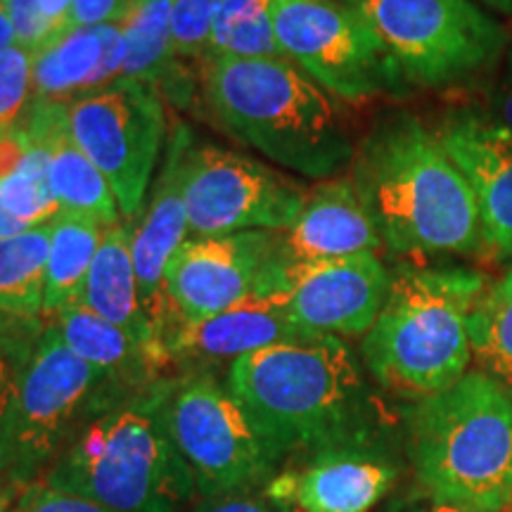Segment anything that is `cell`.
Returning <instances> with one entry per match:
<instances>
[{"instance_id":"obj_1","label":"cell","mask_w":512,"mask_h":512,"mask_svg":"<svg viewBox=\"0 0 512 512\" xmlns=\"http://www.w3.org/2000/svg\"><path fill=\"white\" fill-rule=\"evenodd\" d=\"M349 178L392 254L482 252L470 185L434 128L413 114L382 119L356 147Z\"/></svg>"},{"instance_id":"obj_2","label":"cell","mask_w":512,"mask_h":512,"mask_svg":"<svg viewBox=\"0 0 512 512\" xmlns=\"http://www.w3.org/2000/svg\"><path fill=\"white\" fill-rule=\"evenodd\" d=\"M202 95L219 128L280 169L328 181L354 162L342 102L287 57L202 64Z\"/></svg>"},{"instance_id":"obj_3","label":"cell","mask_w":512,"mask_h":512,"mask_svg":"<svg viewBox=\"0 0 512 512\" xmlns=\"http://www.w3.org/2000/svg\"><path fill=\"white\" fill-rule=\"evenodd\" d=\"M226 384L285 463L375 432L361 363L342 337L252 351L230 363Z\"/></svg>"},{"instance_id":"obj_4","label":"cell","mask_w":512,"mask_h":512,"mask_svg":"<svg viewBox=\"0 0 512 512\" xmlns=\"http://www.w3.org/2000/svg\"><path fill=\"white\" fill-rule=\"evenodd\" d=\"M171 384L164 377L88 422L38 482L112 512L195 505L200 491L166 420Z\"/></svg>"},{"instance_id":"obj_5","label":"cell","mask_w":512,"mask_h":512,"mask_svg":"<svg viewBox=\"0 0 512 512\" xmlns=\"http://www.w3.org/2000/svg\"><path fill=\"white\" fill-rule=\"evenodd\" d=\"M486 278L465 266L399 264L361 356L373 380L401 399L453 387L472 361L470 316Z\"/></svg>"},{"instance_id":"obj_6","label":"cell","mask_w":512,"mask_h":512,"mask_svg":"<svg viewBox=\"0 0 512 512\" xmlns=\"http://www.w3.org/2000/svg\"><path fill=\"white\" fill-rule=\"evenodd\" d=\"M408 458L434 503L475 512L512 508V396L475 370L415 401L406 418Z\"/></svg>"},{"instance_id":"obj_7","label":"cell","mask_w":512,"mask_h":512,"mask_svg":"<svg viewBox=\"0 0 512 512\" xmlns=\"http://www.w3.org/2000/svg\"><path fill=\"white\" fill-rule=\"evenodd\" d=\"M133 392L76 356L48 320L0 434V472L17 489L38 482L88 422Z\"/></svg>"},{"instance_id":"obj_8","label":"cell","mask_w":512,"mask_h":512,"mask_svg":"<svg viewBox=\"0 0 512 512\" xmlns=\"http://www.w3.org/2000/svg\"><path fill=\"white\" fill-rule=\"evenodd\" d=\"M166 420L200 498L264 489L285 465L228 384L202 370L174 377Z\"/></svg>"},{"instance_id":"obj_9","label":"cell","mask_w":512,"mask_h":512,"mask_svg":"<svg viewBox=\"0 0 512 512\" xmlns=\"http://www.w3.org/2000/svg\"><path fill=\"white\" fill-rule=\"evenodd\" d=\"M408 86L446 88L498 60L505 34L475 0H358Z\"/></svg>"},{"instance_id":"obj_10","label":"cell","mask_w":512,"mask_h":512,"mask_svg":"<svg viewBox=\"0 0 512 512\" xmlns=\"http://www.w3.org/2000/svg\"><path fill=\"white\" fill-rule=\"evenodd\" d=\"M283 57L344 105H366L408 88L394 57L354 5L339 0H273Z\"/></svg>"},{"instance_id":"obj_11","label":"cell","mask_w":512,"mask_h":512,"mask_svg":"<svg viewBox=\"0 0 512 512\" xmlns=\"http://www.w3.org/2000/svg\"><path fill=\"white\" fill-rule=\"evenodd\" d=\"M69 131L83 155L102 171L121 219L138 221L166 147V107L155 88L119 79L67 105Z\"/></svg>"},{"instance_id":"obj_12","label":"cell","mask_w":512,"mask_h":512,"mask_svg":"<svg viewBox=\"0 0 512 512\" xmlns=\"http://www.w3.org/2000/svg\"><path fill=\"white\" fill-rule=\"evenodd\" d=\"M183 192L192 238H221L245 230L285 233L309 197V188L273 166L195 143L185 159Z\"/></svg>"},{"instance_id":"obj_13","label":"cell","mask_w":512,"mask_h":512,"mask_svg":"<svg viewBox=\"0 0 512 512\" xmlns=\"http://www.w3.org/2000/svg\"><path fill=\"white\" fill-rule=\"evenodd\" d=\"M283 259L280 233L271 230L185 240L164 275L174 325L216 316L254 292L278 290L273 273Z\"/></svg>"},{"instance_id":"obj_14","label":"cell","mask_w":512,"mask_h":512,"mask_svg":"<svg viewBox=\"0 0 512 512\" xmlns=\"http://www.w3.org/2000/svg\"><path fill=\"white\" fill-rule=\"evenodd\" d=\"M399 479L375 432L292 458L264 486L294 512H370Z\"/></svg>"},{"instance_id":"obj_15","label":"cell","mask_w":512,"mask_h":512,"mask_svg":"<svg viewBox=\"0 0 512 512\" xmlns=\"http://www.w3.org/2000/svg\"><path fill=\"white\" fill-rule=\"evenodd\" d=\"M283 290L292 320L311 335L366 337L380 316L392 271L377 254L285 261Z\"/></svg>"},{"instance_id":"obj_16","label":"cell","mask_w":512,"mask_h":512,"mask_svg":"<svg viewBox=\"0 0 512 512\" xmlns=\"http://www.w3.org/2000/svg\"><path fill=\"white\" fill-rule=\"evenodd\" d=\"M434 133L475 197L482 252L512 259V133L472 110L448 112Z\"/></svg>"},{"instance_id":"obj_17","label":"cell","mask_w":512,"mask_h":512,"mask_svg":"<svg viewBox=\"0 0 512 512\" xmlns=\"http://www.w3.org/2000/svg\"><path fill=\"white\" fill-rule=\"evenodd\" d=\"M192 147L188 126L176 121L164 147V162L152 181L143 214L133 233V266H136L140 306L159 342L174 328V313L164 292V275L171 256L188 240V209H185V159Z\"/></svg>"},{"instance_id":"obj_18","label":"cell","mask_w":512,"mask_h":512,"mask_svg":"<svg viewBox=\"0 0 512 512\" xmlns=\"http://www.w3.org/2000/svg\"><path fill=\"white\" fill-rule=\"evenodd\" d=\"M304 337H311V332L292 320L287 292L271 290L249 294L211 318L176 323L166 332L164 349L171 363L190 366L195 373L209 363H233L252 351Z\"/></svg>"},{"instance_id":"obj_19","label":"cell","mask_w":512,"mask_h":512,"mask_svg":"<svg viewBox=\"0 0 512 512\" xmlns=\"http://www.w3.org/2000/svg\"><path fill=\"white\" fill-rule=\"evenodd\" d=\"M280 247L287 261H330L375 254L382 240L351 178L342 176L309 188L302 214L280 233Z\"/></svg>"},{"instance_id":"obj_20","label":"cell","mask_w":512,"mask_h":512,"mask_svg":"<svg viewBox=\"0 0 512 512\" xmlns=\"http://www.w3.org/2000/svg\"><path fill=\"white\" fill-rule=\"evenodd\" d=\"M22 126L48 145L50 188L62 211L91 216L107 228L124 221L110 181L74 143L67 105L34 102Z\"/></svg>"},{"instance_id":"obj_21","label":"cell","mask_w":512,"mask_h":512,"mask_svg":"<svg viewBox=\"0 0 512 512\" xmlns=\"http://www.w3.org/2000/svg\"><path fill=\"white\" fill-rule=\"evenodd\" d=\"M133 233H136V221H121L117 226L105 228L98 254L88 271L81 304L107 323L128 332L171 366L164 344L159 342L140 306L136 266H133Z\"/></svg>"},{"instance_id":"obj_22","label":"cell","mask_w":512,"mask_h":512,"mask_svg":"<svg viewBox=\"0 0 512 512\" xmlns=\"http://www.w3.org/2000/svg\"><path fill=\"white\" fill-rule=\"evenodd\" d=\"M171 10L174 0H136L126 12L119 22L126 50L121 79L147 83L183 110L190 105L195 86L185 72V62L174 55Z\"/></svg>"},{"instance_id":"obj_23","label":"cell","mask_w":512,"mask_h":512,"mask_svg":"<svg viewBox=\"0 0 512 512\" xmlns=\"http://www.w3.org/2000/svg\"><path fill=\"white\" fill-rule=\"evenodd\" d=\"M50 323H55L64 344L76 356L128 389H145L166 377L169 363L162 356L143 347L117 325L107 323L88 306H67L50 318Z\"/></svg>"},{"instance_id":"obj_24","label":"cell","mask_w":512,"mask_h":512,"mask_svg":"<svg viewBox=\"0 0 512 512\" xmlns=\"http://www.w3.org/2000/svg\"><path fill=\"white\" fill-rule=\"evenodd\" d=\"M110 29L112 24L72 29L36 50L34 102L72 105L83 98L105 57Z\"/></svg>"},{"instance_id":"obj_25","label":"cell","mask_w":512,"mask_h":512,"mask_svg":"<svg viewBox=\"0 0 512 512\" xmlns=\"http://www.w3.org/2000/svg\"><path fill=\"white\" fill-rule=\"evenodd\" d=\"M105 228L98 219L60 211L50 221V252L46 271L43 318L50 320L67 306L81 304L83 287L91 271Z\"/></svg>"},{"instance_id":"obj_26","label":"cell","mask_w":512,"mask_h":512,"mask_svg":"<svg viewBox=\"0 0 512 512\" xmlns=\"http://www.w3.org/2000/svg\"><path fill=\"white\" fill-rule=\"evenodd\" d=\"M50 223L0 240V313L43 320Z\"/></svg>"},{"instance_id":"obj_27","label":"cell","mask_w":512,"mask_h":512,"mask_svg":"<svg viewBox=\"0 0 512 512\" xmlns=\"http://www.w3.org/2000/svg\"><path fill=\"white\" fill-rule=\"evenodd\" d=\"M273 0H223L211 27L204 62L283 57L273 31Z\"/></svg>"},{"instance_id":"obj_28","label":"cell","mask_w":512,"mask_h":512,"mask_svg":"<svg viewBox=\"0 0 512 512\" xmlns=\"http://www.w3.org/2000/svg\"><path fill=\"white\" fill-rule=\"evenodd\" d=\"M470 347L482 373L512 384V268L486 287L472 309Z\"/></svg>"},{"instance_id":"obj_29","label":"cell","mask_w":512,"mask_h":512,"mask_svg":"<svg viewBox=\"0 0 512 512\" xmlns=\"http://www.w3.org/2000/svg\"><path fill=\"white\" fill-rule=\"evenodd\" d=\"M29 138L31 147L24 162L15 174L0 181V204L27 228H38L48 226L62 209L50 188L48 145L31 133Z\"/></svg>"},{"instance_id":"obj_30","label":"cell","mask_w":512,"mask_h":512,"mask_svg":"<svg viewBox=\"0 0 512 512\" xmlns=\"http://www.w3.org/2000/svg\"><path fill=\"white\" fill-rule=\"evenodd\" d=\"M46 325L41 320H24L0 313V434L15 399L19 375Z\"/></svg>"},{"instance_id":"obj_31","label":"cell","mask_w":512,"mask_h":512,"mask_svg":"<svg viewBox=\"0 0 512 512\" xmlns=\"http://www.w3.org/2000/svg\"><path fill=\"white\" fill-rule=\"evenodd\" d=\"M34 53L12 46L0 53V131L24 124L34 107Z\"/></svg>"},{"instance_id":"obj_32","label":"cell","mask_w":512,"mask_h":512,"mask_svg":"<svg viewBox=\"0 0 512 512\" xmlns=\"http://www.w3.org/2000/svg\"><path fill=\"white\" fill-rule=\"evenodd\" d=\"M223 0H174L171 43L181 62H204L211 27Z\"/></svg>"},{"instance_id":"obj_33","label":"cell","mask_w":512,"mask_h":512,"mask_svg":"<svg viewBox=\"0 0 512 512\" xmlns=\"http://www.w3.org/2000/svg\"><path fill=\"white\" fill-rule=\"evenodd\" d=\"M12 512H112L100 505L81 501L76 496L60 494V491L50 489V486L34 482L19 489L12 505Z\"/></svg>"},{"instance_id":"obj_34","label":"cell","mask_w":512,"mask_h":512,"mask_svg":"<svg viewBox=\"0 0 512 512\" xmlns=\"http://www.w3.org/2000/svg\"><path fill=\"white\" fill-rule=\"evenodd\" d=\"M5 10L15 29L17 46L31 50H41L50 41L48 27L41 15V0H3Z\"/></svg>"},{"instance_id":"obj_35","label":"cell","mask_w":512,"mask_h":512,"mask_svg":"<svg viewBox=\"0 0 512 512\" xmlns=\"http://www.w3.org/2000/svg\"><path fill=\"white\" fill-rule=\"evenodd\" d=\"M192 512H294L287 505L273 501L264 489L235 491V494L200 498Z\"/></svg>"},{"instance_id":"obj_36","label":"cell","mask_w":512,"mask_h":512,"mask_svg":"<svg viewBox=\"0 0 512 512\" xmlns=\"http://www.w3.org/2000/svg\"><path fill=\"white\" fill-rule=\"evenodd\" d=\"M136 0H74L72 10L67 17V29L81 27H102V24H119L126 12L133 8Z\"/></svg>"},{"instance_id":"obj_37","label":"cell","mask_w":512,"mask_h":512,"mask_svg":"<svg viewBox=\"0 0 512 512\" xmlns=\"http://www.w3.org/2000/svg\"><path fill=\"white\" fill-rule=\"evenodd\" d=\"M31 147L27 128L17 126L10 131H0V181L15 174L17 166L24 162Z\"/></svg>"},{"instance_id":"obj_38","label":"cell","mask_w":512,"mask_h":512,"mask_svg":"<svg viewBox=\"0 0 512 512\" xmlns=\"http://www.w3.org/2000/svg\"><path fill=\"white\" fill-rule=\"evenodd\" d=\"M72 5H74V0H41V15H43V22H46V27H48L50 41L64 34Z\"/></svg>"},{"instance_id":"obj_39","label":"cell","mask_w":512,"mask_h":512,"mask_svg":"<svg viewBox=\"0 0 512 512\" xmlns=\"http://www.w3.org/2000/svg\"><path fill=\"white\" fill-rule=\"evenodd\" d=\"M24 230H29L27 226H24L22 221L15 219V216L10 214L8 209L0 204V240H8V238H15V235L24 233Z\"/></svg>"},{"instance_id":"obj_40","label":"cell","mask_w":512,"mask_h":512,"mask_svg":"<svg viewBox=\"0 0 512 512\" xmlns=\"http://www.w3.org/2000/svg\"><path fill=\"white\" fill-rule=\"evenodd\" d=\"M496 112H498L496 121H501V124L512 133V83H508V86L503 88V93L498 95Z\"/></svg>"},{"instance_id":"obj_41","label":"cell","mask_w":512,"mask_h":512,"mask_svg":"<svg viewBox=\"0 0 512 512\" xmlns=\"http://www.w3.org/2000/svg\"><path fill=\"white\" fill-rule=\"evenodd\" d=\"M12 46H17V36H15V29H12L8 10H5V3L0 0V53Z\"/></svg>"},{"instance_id":"obj_42","label":"cell","mask_w":512,"mask_h":512,"mask_svg":"<svg viewBox=\"0 0 512 512\" xmlns=\"http://www.w3.org/2000/svg\"><path fill=\"white\" fill-rule=\"evenodd\" d=\"M475 3L482 5L486 10L496 12V15L512 19V0H475Z\"/></svg>"},{"instance_id":"obj_43","label":"cell","mask_w":512,"mask_h":512,"mask_svg":"<svg viewBox=\"0 0 512 512\" xmlns=\"http://www.w3.org/2000/svg\"><path fill=\"white\" fill-rule=\"evenodd\" d=\"M15 489H17V486L12 482L0 484V512H12V505H15V501H12V496H15Z\"/></svg>"},{"instance_id":"obj_44","label":"cell","mask_w":512,"mask_h":512,"mask_svg":"<svg viewBox=\"0 0 512 512\" xmlns=\"http://www.w3.org/2000/svg\"><path fill=\"white\" fill-rule=\"evenodd\" d=\"M408 512H475V510H463V508H453V505H444V503H434L430 501L427 505H420V508H413Z\"/></svg>"},{"instance_id":"obj_45","label":"cell","mask_w":512,"mask_h":512,"mask_svg":"<svg viewBox=\"0 0 512 512\" xmlns=\"http://www.w3.org/2000/svg\"><path fill=\"white\" fill-rule=\"evenodd\" d=\"M339 3H347V5H354V3H358V0H339Z\"/></svg>"},{"instance_id":"obj_46","label":"cell","mask_w":512,"mask_h":512,"mask_svg":"<svg viewBox=\"0 0 512 512\" xmlns=\"http://www.w3.org/2000/svg\"><path fill=\"white\" fill-rule=\"evenodd\" d=\"M510 268H512V266H510Z\"/></svg>"}]
</instances>
